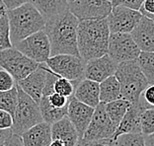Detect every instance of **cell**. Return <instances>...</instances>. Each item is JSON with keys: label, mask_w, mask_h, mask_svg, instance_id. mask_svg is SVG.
I'll return each instance as SVG.
<instances>
[{"label": "cell", "mask_w": 154, "mask_h": 146, "mask_svg": "<svg viewBox=\"0 0 154 146\" xmlns=\"http://www.w3.org/2000/svg\"><path fill=\"white\" fill-rule=\"evenodd\" d=\"M79 20L67 10L45 21V33L51 44V56L71 54L79 56L77 48V27Z\"/></svg>", "instance_id": "cell-1"}, {"label": "cell", "mask_w": 154, "mask_h": 146, "mask_svg": "<svg viewBox=\"0 0 154 146\" xmlns=\"http://www.w3.org/2000/svg\"><path fill=\"white\" fill-rule=\"evenodd\" d=\"M110 35L107 18L79 21L77 27V48L80 58L86 63L91 59L107 54Z\"/></svg>", "instance_id": "cell-2"}, {"label": "cell", "mask_w": 154, "mask_h": 146, "mask_svg": "<svg viewBox=\"0 0 154 146\" xmlns=\"http://www.w3.org/2000/svg\"><path fill=\"white\" fill-rule=\"evenodd\" d=\"M9 21L10 41L13 47L35 33L45 29V19L30 2L6 10Z\"/></svg>", "instance_id": "cell-3"}, {"label": "cell", "mask_w": 154, "mask_h": 146, "mask_svg": "<svg viewBox=\"0 0 154 146\" xmlns=\"http://www.w3.org/2000/svg\"><path fill=\"white\" fill-rule=\"evenodd\" d=\"M115 76L120 83L122 98L131 104L137 102L142 92L149 85L136 60L119 63Z\"/></svg>", "instance_id": "cell-4"}, {"label": "cell", "mask_w": 154, "mask_h": 146, "mask_svg": "<svg viewBox=\"0 0 154 146\" xmlns=\"http://www.w3.org/2000/svg\"><path fill=\"white\" fill-rule=\"evenodd\" d=\"M17 106L13 114L12 132L21 135L29 128L42 123V117L38 104L31 98L17 85Z\"/></svg>", "instance_id": "cell-5"}, {"label": "cell", "mask_w": 154, "mask_h": 146, "mask_svg": "<svg viewBox=\"0 0 154 146\" xmlns=\"http://www.w3.org/2000/svg\"><path fill=\"white\" fill-rule=\"evenodd\" d=\"M38 64L14 47L0 51V67L10 73L16 83L36 70Z\"/></svg>", "instance_id": "cell-6"}, {"label": "cell", "mask_w": 154, "mask_h": 146, "mask_svg": "<svg viewBox=\"0 0 154 146\" xmlns=\"http://www.w3.org/2000/svg\"><path fill=\"white\" fill-rule=\"evenodd\" d=\"M47 66L57 76L78 83L84 78L85 62L71 54H57L51 56L45 62Z\"/></svg>", "instance_id": "cell-7"}, {"label": "cell", "mask_w": 154, "mask_h": 146, "mask_svg": "<svg viewBox=\"0 0 154 146\" xmlns=\"http://www.w3.org/2000/svg\"><path fill=\"white\" fill-rule=\"evenodd\" d=\"M68 11L79 21L106 19L112 11L109 0H66Z\"/></svg>", "instance_id": "cell-8"}, {"label": "cell", "mask_w": 154, "mask_h": 146, "mask_svg": "<svg viewBox=\"0 0 154 146\" xmlns=\"http://www.w3.org/2000/svg\"><path fill=\"white\" fill-rule=\"evenodd\" d=\"M140 53L131 34L116 33L110 35L107 54L117 63L136 60Z\"/></svg>", "instance_id": "cell-9"}, {"label": "cell", "mask_w": 154, "mask_h": 146, "mask_svg": "<svg viewBox=\"0 0 154 146\" xmlns=\"http://www.w3.org/2000/svg\"><path fill=\"white\" fill-rule=\"evenodd\" d=\"M13 47L38 63H45L51 57L50 41L44 30L27 37Z\"/></svg>", "instance_id": "cell-10"}, {"label": "cell", "mask_w": 154, "mask_h": 146, "mask_svg": "<svg viewBox=\"0 0 154 146\" xmlns=\"http://www.w3.org/2000/svg\"><path fill=\"white\" fill-rule=\"evenodd\" d=\"M116 126L110 120L105 110V105L100 103L94 110L88 127L81 138L85 140L111 139L116 131Z\"/></svg>", "instance_id": "cell-11"}, {"label": "cell", "mask_w": 154, "mask_h": 146, "mask_svg": "<svg viewBox=\"0 0 154 146\" xmlns=\"http://www.w3.org/2000/svg\"><path fill=\"white\" fill-rule=\"evenodd\" d=\"M141 18L142 14L138 10L131 9L122 5L115 6L107 17L110 33L131 34Z\"/></svg>", "instance_id": "cell-12"}, {"label": "cell", "mask_w": 154, "mask_h": 146, "mask_svg": "<svg viewBox=\"0 0 154 146\" xmlns=\"http://www.w3.org/2000/svg\"><path fill=\"white\" fill-rule=\"evenodd\" d=\"M149 109V107L143 102L141 98L134 104H131L125 117H122L120 124L116 128V131L112 139H115L122 134L128 133H141L140 119L141 114L145 110Z\"/></svg>", "instance_id": "cell-13"}, {"label": "cell", "mask_w": 154, "mask_h": 146, "mask_svg": "<svg viewBox=\"0 0 154 146\" xmlns=\"http://www.w3.org/2000/svg\"><path fill=\"white\" fill-rule=\"evenodd\" d=\"M118 65L119 63L112 59L108 54L94 58L85 63L84 78L101 83L110 76L115 75Z\"/></svg>", "instance_id": "cell-14"}, {"label": "cell", "mask_w": 154, "mask_h": 146, "mask_svg": "<svg viewBox=\"0 0 154 146\" xmlns=\"http://www.w3.org/2000/svg\"><path fill=\"white\" fill-rule=\"evenodd\" d=\"M94 108L85 105L72 96L69 98L67 107V117L76 128L79 138L83 136L84 132L88 127L91 119L94 114Z\"/></svg>", "instance_id": "cell-15"}, {"label": "cell", "mask_w": 154, "mask_h": 146, "mask_svg": "<svg viewBox=\"0 0 154 146\" xmlns=\"http://www.w3.org/2000/svg\"><path fill=\"white\" fill-rule=\"evenodd\" d=\"M47 64L40 63L36 70L17 83V85L38 104L43 96V91L47 81Z\"/></svg>", "instance_id": "cell-16"}, {"label": "cell", "mask_w": 154, "mask_h": 146, "mask_svg": "<svg viewBox=\"0 0 154 146\" xmlns=\"http://www.w3.org/2000/svg\"><path fill=\"white\" fill-rule=\"evenodd\" d=\"M131 35L140 51L154 53V20L142 16Z\"/></svg>", "instance_id": "cell-17"}, {"label": "cell", "mask_w": 154, "mask_h": 146, "mask_svg": "<svg viewBox=\"0 0 154 146\" xmlns=\"http://www.w3.org/2000/svg\"><path fill=\"white\" fill-rule=\"evenodd\" d=\"M51 124L42 121L21 134L24 146H48L52 141Z\"/></svg>", "instance_id": "cell-18"}, {"label": "cell", "mask_w": 154, "mask_h": 146, "mask_svg": "<svg viewBox=\"0 0 154 146\" xmlns=\"http://www.w3.org/2000/svg\"><path fill=\"white\" fill-rule=\"evenodd\" d=\"M74 98L91 108L100 104V83L83 78L75 87Z\"/></svg>", "instance_id": "cell-19"}, {"label": "cell", "mask_w": 154, "mask_h": 146, "mask_svg": "<svg viewBox=\"0 0 154 146\" xmlns=\"http://www.w3.org/2000/svg\"><path fill=\"white\" fill-rule=\"evenodd\" d=\"M52 140H60L64 146H75L79 139L76 128L67 117L51 124Z\"/></svg>", "instance_id": "cell-20"}, {"label": "cell", "mask_w": 154, "mask_h": 146, "mask_svg": "<svg viewBox=\"0 0 154 146\" xmlns=\"http://www.w3.org/2000/svg\"><path fill=\"white\" fill-rule=\"evenodd\" d=\"M29 2L43 15L45 21L68 10L66 0H29Z\"/></svg>", "instance_id": "cell-21"}, {"label": "cell", "mask_w": 154, "mask_h": 146, "mask_svg": "<svg viewBox=\"0 0 154 146\" xmlns=\"http://www.w3.org/2000/svg\"><path fill=\"white\" fill-rule=\"evenodd\" d=\"M120 98H122L121 86L115 75L100 83V103L108 104Z\"/></svg>", "instance_id": "cell-22"}, {"label": "cell", "mask_w": 154, "mask_h": 146, "mask_svg": "<svg viewBox=\"0 0 154 146\" xmlns=\"http://www.w3.org/2000/svg\"><path fill=\"white\" fill-rule=\"evenodd\" d=\"M38 107H40L41 114L43 117V120L45 123L52 124L57 121L60 120L63 117H67V107L64 108H54L50 105L48 101L45 96H42V98L38 102Z\"/></svg>", "instance_id": "cell-23"}, {"label": "cell", "mask_w": 154, "mask_h": 146, "mask_svg": "<svg viewBox=\"0 0 154 146\" xmlns=\"http://www.w3.org/2000/svg\"><path fill=\"white\" fill-rule=\"evenodd\" d=\"M105 110L106 113L109 116L110 120L113 121V123L117 127L120 124L122 117H125V113L128 112V110L131 107V103H129L128 101L120 98L118 100H115L113 102H110L108 104H104Z\"/></svg>", "instance_id": "cell-24"}, {"label": "cell", "mask_w": 154, "mask_h": 146, "mask_svg": "<svg viewBox=\"0 0 154 146\" xmlns=\"http://www.w3.org/2000/svg\"><path fill=\"white\" fill-rule=\"evenodd\" d=\"M136 62L147 80L148 84H154V53L141 51L136 59Z\"/></svg>", "instance_id": "cell-25"}, {"label": "cell", "mask_w": 154, "mask_h": 146, "mask_svg": "<svg viewBox=\"0 0 154 146\" xmlns=\"http://www.w3.org/2000/svg\"><path fill=\"white\" fill-rule=\"evenodd\" d=\"M17 84L9 91H0V110L5 111L13 117L17 106Z\"/></svg>", "instance_id": "cell-26"}, {"label": "cell", "mask_w": 154, "mask_h": 146, "mask_svg": "<svg viewBox=\"0 0 154 146\" xmlns=\"http://www.w3.org/2000/svg\"><path fill=\"white\" fill-rule=\"evenodd\" d=\"M112 146H145L144 135L142 133L122 134L113 139Z\"/></svg>", "instance_id": "cell-27"}, {"label": "cell", "mask_w": 154, "mask_h": 146, "mask_svg": "<svg viewBox=\"0 0 154 146\" xmlns=\"http://www.w3.org/2000/svg\"><path fill=\"white\" fill-rule=\"evenodd\" d=\"M77 84L78 83H74L68 79L57 76L54 83V91L66 98H71L74 95L75 87Z\"/></svg>", "instance_id": "cell-28"}, {"label": "cell", "mask_w": 154, "mask_h": 146, "mask_svg": "<svg viewBox=\"0 0 154 146\" xmlns=\"http://www.w3.org/2000/svg\"><path fill=\"white\" fill-rule=\"evenodd\" d=\"M13 47L10 41L9 21L7 18L6 12L0 17V51Z\"/></svg>", "instance_id": "cell-29"}, {"label": "cell", "mask_w": 154, "mask_h": 146, "mask_svg": "<svg viewBox=\"0 0 154 146\" xmlns=\"http://www.w3.org/2000/svg\"><path fill=\"white\" fill-rule=\"evenodd\" d=\"M141 133L144 135H149L154 133V108L145 110L141 114L140 119Z\"/></svg>", "instance_id": "cell-30"}, {"label": "cell", "mask_w": 154, "mask_h": 146, "mask_svg": "<svg viewBox=\"0 0 154 146\" xmlns=\"http://www.w3.org/2000/svg\"><path fill=\"white\" fill-rule=\"evenodd\" d=\"M16 81L10 73L0 67V91H9L16 86Z\"/></svg>", "instance_id": "cell-31"}, {"label": "cell", "mask_w": 154, "mask_h": 146, "mask_svg": "<svg viewBox=\"0 0 154 146\" xmlns=\"http://www.w3.org/2000/svg\"><path fill=\"white\" fill-rule=\"evenodd\" d=\"M45 96V95H43ZM47 99L50 103V105H51L52 107L54 108H64V107H67L68 106V102H69V98H66V97L62 96V95H59L57 93H51V95H48L45 96Z\"/></svg>", "instance_id": "cell-32"}, {"label": "cell", "mask_w": 154, "mask_h": 146, "mask_svg": "<svg viewBox=\"0 0 154 146\" xmlns=\"http://www.w3.org/2000/svg\"><path fill=\"white\" fill-rule=\"evenodd\" d=\"M140 98L146 105L150 108H154V84L148 85L142 92Z\"/></svg>", "instance_id": "cell-33"}, {"label": "cell", "mask_w": 154, "mask_h": 146, "mask_svg": "<svg viewBox=\"0 0 154 146\" xmlns=\"http://www.w3.org/2000/svg\"><path fill=\"white\" fill-rule=\"evenodd\" d=\"M142 16L154 20V0H144L139 9Z\"/></svg>", "instance_id": "cell-34"}, {"label": "cell", "mask_w": 154, "mask_h": 146, "mask_svg": "<svg viewBox=\"0 0 154 146\" xmlns=\"http://www.w3.org/2000/svg\"><path fill=\"white\" fill-rule=\"evenodd\" d=\"M13 117L9 113L0 110V129H9L12 127Z\"/></svg>", "instance_id": "cell-35"}, {"label": "cell", "mask_w": 154, "mask_h": 146, "mask_svg": "<svg viewBox=\"0 0 154 146\" xmlns=\"http://www.w3.org/2000/svg\"><path fill=\"white\" fill-rule=\"evenodd\" d=\"M6 10H11L17 8L21 5H24L29 2V0H1Z\"/></svg>", "instance_id": "cell-36"}, {"label": "cell", "mask_w": 154, "mask_h": 146, "mask_svg": "<svg viewBox=\"0 0 154 146\" xmlns=\"http://www.w3.org/2000/svg\"><path fill=\"white\" fill-rule=\"evenodd\" d=\"M2 146H24V145H23L22 138H21V135L12 133L8 139L3 143Z\"/></svg>", "instance_id": "cell-37"}, {"label": "cell", "mask_w": 154, "mask_h": 146, "mask_svg": "<svg viewBox=\"0 0 154 146\" xmlns=\"http://www.w3.org/2000/svg\"><path fill=\"white\" fill-rule=\"evenodd\" d=\"M112 139V138H111ZM110 139H103V140H85L83 138H79L75 146H100Z\"/></svg>", "instance_id": "cell-38"}, {"label": "cell", "mask_w": 154, "mask_h": 146, "mask_svg": "<svg viewBox=\"0 0 154 146\" xmlns=\"http://www.w3.org/2000/svg\"><path fill=\"white\" fill-rule=\"evenodd\" d=\"M143 2H144V0H122L121 5L128 7V8L134 10H138L139 11Z\"/></svg>", "instance_id": "cell-39"}, {"label": "cell", "mask_w": 154, "mask_h": 146, "mask_svg": "<svg viewBox=\"0 0 154 146\" xmlns=\"http://www.w3.org/2000/svg\"><path fill=\"white\" fill-rule=\"evenodd\" d=\"M12 133L13 132L11 128H9V129H0V144L4 143Z\"/></svg>", "instance_id": "cell-40"}, {"label": "cell", "mask_w": 154, "mask_h": 146, "mask_svg": "<svg viewBox=\"0 0 154 146\" xmlns=\"http://www.w3.org/2000/svg\"><path fill=\"white\" fill-rule=\"evenodd\" d=\"M144 144L145 146H154V133L144 136Z\"/></svg>", "instance_id": "cell-41"}, {"label": "cell", "mask_w": 154, "mask_h": 146, "mask_svg": "<svg viewBox=\"0 0 154 146\" xmlns=\"http://www.w3.org/2000/svg\"><path fill=\"white\" fill-rule=\"evenodd\" d=\"M48 146H64V144L62 143L60 140H57V139H54L51 142V144Z\"/></svg>", "instance_id": "cell-42"}, {"label": "cell", "mask_w": 154, "mask_h": 146, "mask_svg": "<svg viewBox=\"0 0 154 146\" xmlns=\"http://www.w3.org/2000/svg\"><path fill=\"white\" fill-rule=\"evenodd\" d=\"M122 1V0H112V1H111L112 6L115 7V6H119V5H121Z\"/></svg>", "instance_id": "cell-43"}, {"label": "cell", "mask_w": 154, "mask_h": 146, "mask_svg": "<svg viewBox=\"0 0 154 146\" xmlns=\"http://www.w3.org/2000/svg\"><path fill=\"white\" fill-rule=\"evenodd\" d=\"M112 144H113V139H110L109 141H107L106 143H104V144L100 145V146H112Z\"/></svg>", "instance_id": "cell-44"}, {"label": "cell", "mask_w": 154, "mask_h": 146, "mask_svg": "<svg viewBox=\"0 0 154 146\" xmlns=\"http://www.w3.org/2000/svg\"><path fill=\"white\" fill-rule=\"evenodd\" d=\"M5 12H6V9H0V17L2 15H4Z\"/></svg>", "instance_id": "cell-45"}, {"label": "cell", "mask_w": 154, "mask_h": 146, "mask_svg": "<svg viewBox=\"0 0 154 146\" xmlns=\"http://www.w3.org/2000/svg\"><path fill=\"white\" fill-rule=\"evenodd\" d=\"M0 9H5V7H4V5H3L1 0H0Z\"/></svg>", "instance_id": "cell-46"}, {"label": "cell", "mask_w": 154, "mask_h": 146, "mask_svg": "<svg viewBox=\"0 0 154 146\" xmlns=\"http://www.w3.org/2000/svg\"><path fill=\"white\" fill-rule=\"evenodd\" d=\"M2 145H3V144H0V146H2Z\"/></svg>", "instance_id": "cell-47"}, {"label": "cell", "mask_w": 154, "mask_h": 146, "mask_svg": "<svg viewBox=\"0 0 154 146\" xmlns=\"http://www.w3.org/2000/svg\"><path fill=\"white\" fill-rule=\"evenodd\" d=\"M109 1H112V0H109Z\"/></svg>", "instance_id": "cell-48"}]
</instances>
